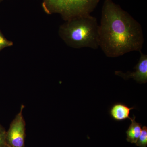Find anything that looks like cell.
<instances>
[{
  "label": "cell",
  "mask_w": 147,
  "mask_h": 147,
  "mask_svg": "<svg viewBox=\"0 0 147 147\" xmlns=\"http://www.w3.org/2000/svg\"><path fill=\"white\" fill-rule=\"evenodd\" d=\"M144 42L139 22L113 0H105L99 25V47L105 56L115 58L132 51L140 53Z\"/></svg>",
  "instance_id": "obj_1"
},
{
  "label": "cell",
  "mask_w": 147,
  "mask_h": 147,
  "mask_svg": "<svg viewBox=\"0 0 147 147\" xmlns=\"http://www.w3.org/2000/svg\"><path fill=\"white\" fill-rule=\"evenodd\" d=\"M59 34L66 44L72 48L99 47V25L90 14L76 16L65 21L59 30Z\"/></svg>",
  "instance_id": "obj_2"
},
{
  "label": "cell",
  "mask_w": 147,
  "mask_h": 147,
  "mask_svg": "<svg viewBox=\"0 0 147 147\" xmlns=\"http://www.w3.org/2000/svg\"><path fill=\"white\" fill-rule=\"evenodd\" d=\"M100 1L42 0V7L47 14L58 13L67 21L80 15L90 14Z\"/></svg>",
  "instance_id": "obj_3"
},
{
  "label": "cell",
  "mask_w": 147,
  "mask_h": 147,
  "mask_svg": "<svg viewBox=\"0 0 147 147\" xmlns=\"http://www.w3.org/2000/svg\"><path fill=\"white\" fill-rule=\"evenodd\" d=\"M24 105L11 122L7 131V142L11 147H24L26 137V122L23 115Z\"/></svg>",
  "instance_id": "obj_4"
},
{
  "label": "cell",
  "mask_w": 147,
  "mask_h": 147,
  "mask_svg": "<svg viewBox=\"0 0 147 147\" xmlns=\"http://www.w3.org/2000/svg\"><path fill=\"white\" fill-rule=\"evenodd\" d=\"M141 56L138 63L134 67L135 71H127L123 73L122 71H115V75L121 76L125 80L132 79L140 84H146L147 82V55L140 52Z\"/></svg>",
  "instance_id": "obj_5"
},
{
  "label": "cell",
  "mask_w": 147,
  "mask_h": 147,
  "mask_svg": "<svg viewBox=\"0 0 147 147\" xmlns=\"http://www.w3.org/2000/svg\"><path fill=\"white\" fill-rule=\"evenodd\" d=\"M134 109H135L134 107L129 108L122 102H116L110 107L109 111V115L116 121H123L127 119L130 120L131 119L129 117L130 112Z\"/></svg>",
  "instance_id": "obj_6"
},
{
  "label": "cell",
  "mask_w": 147,
  "mask_h": 147,
  "mask_svg": "<svg viewBox=\"0 0 147 147\" xmlns=\"http://www.w3.org/2000/svg\"><path fill=\"white\" fill-rule=\"evenodd\" d=\"M136 117L133 115L130 120L131 123L126 131V140L127 142L132 144H135L140 136L142 131V124L137 122L135 120Z\"/></svg>",
  "instance_id": "obj_7"
},
{
  "label": "cell",
  "mask_w": 147,
  "mask_h": 147,
  "mask_svg": "<svg viewBox=\"0 0 147 147\" xmlns=\"http://www.w3.org/2000/svg\"><path fill=\"white\" fill-rule=\"evenodd\" d=\"M135 145L139 147H146L147 146V127L144 126L142 127L140 136L135 143Z\"/></svg>",
  "instance_id": "obj_8"
},
{
  "label": "cell",
  "mask_w": 147,
  "mask_h": 147,
  "mask_svg": "<svg viewBox=\"0 0 147 147\" xmlns=\"http://www.w3.org/2000/svg\"><path fill=\"white\" fill-rule=\"evenodd\" d=\"M7 131L0 124V147H8L7 142Z\"/></svg>",
  "instance_id": "obj_9"
},
{
  "label": "cell",
  "mask_w": 147,
  "mask_h": 147,
  "mask_svg": "<svg viewBox=\"0 0 147 147\" xmlns=\"http://www.w3.org/2000/svg\"><path fill=\"white\" fill-rule=\"evenodd\" d=\"M13 45V42L5 38L2 33L0 31V51L5 47H10Z\"/></svg>",
  "instance_id": "obj_10"
},
{
  "label": "cell",
  "mask_w": 147,
  "mask_h": 147,
  "mask_svg": "<svg viewBox=\"0 0 147 147\" xmlns=\"http://www.w3.org/2000/svg\"><path fill=\"white\" fill-rule=\"evenodd\" d=\"M3 1V0H0V3H1V2L2 1Z\"/></svg>",
  "instance_id": "obj_11"
},
{
  "label": "cell",
  "mask_w": 147,
  "mask_h": 147,
  "mask_svg": "<svg viewBox=\"0 0 147 147\" xmlns=\"http://www.w3.org/2000/svg\"><path fill=\"white\" fill-rule=\"evenodd\" d=\"M8 147H11L10 146H9L8 145Z\"/></svg>",
  "instance_id": "obj_12"
}]
</instances>
